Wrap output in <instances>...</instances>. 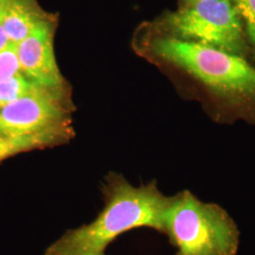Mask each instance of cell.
<instances>
[{
  "instance_id": "obj_1",
  "label": "cell",
  "mask_w": 255,
  "mask_h": 255,
  "mask_svg": "<svg viewBox=\"0 0 255 255\" xmlns=\"http://www.w3.org/2000/svg\"><path fill=\"white\" fill-rule=\"evenodd\" d=\"M104 207L89 224L65 232L46 249L54 255H101L118 237L130 230L149 228L164 234L172 196H164L156 182L133 186L111 174L102 188Z\"/></svg>"
},
{
  "instance_id": "obj_2",
  "label": "cell",
  "mask_w": 255,
  "mask_h": 255,
  "mask_svg": "<svg viewBox=\"0 0 255 255\" xmlns=\"http://www.w3.org/2000/svg\"><path fill=\"white\" fill-rule=\"evenodd\" d=\"M164 235L175 255H237L240 244V231L228 212L188 190L172 196Z\"/></svg>"
},
{
  "instance_id": "obj_3",
  "label": "cell",
  "mask_w": 255,
  "mask_h": 255,
  "mask_svg": "<svg viewBox=\"0 0 255 255\" xmlns=\"http://www.w3.org/2000/svg\"><path fill=\"white\" fill-rule=\"evenodd\" d=\"M153 51L216 90L255 93V68L233 52L169 37L157 40Z\"/></svg>"
},
{
  "instance_id": "obj_4",
  "label": "cell",
  "mask_w": 255,
  "mask_h": 255,
  "mask_svg": "<svg viewBox=\"0 0 255 255\" xmlns=\"http://www.w3.org/2000/svg\"><path fill=\"white\" fill-rule=\"evenodd\" d=\"M166 21L183 38L233 53L242 48L241 17L231 0H201L172 13Z\"/></svg>"
},
{
  "instance_id": "obj_5",
  "label": "cell",
  "mask_w": 255,
  "mask_h": 255,
  "mask_svg": "<svg viewBox=\"0 0 255 255\" xmlns=\"http://www.w3.org/2000/svg\"><path fill=\"white\" fill-rule=\"evenodd\" d=\"M64 90L35 84L30 91L0 108V136L34 134L66 125Z\"/></svg>"
},
{
  "instance_id": "obj_6",
  "label": "cell",
  "mask_w": 255,
  "mask_h": 255,
  "mask_svg": "<svg viewBox=\"0 0 255 255\" xmlns=\"http://www.w3.org/2000/svg\"><path fill=\"white\" fill-rule=\"evenodd\" d=\"M53 36L54 25L46 18L15 44L20 73L39 86L64 90V79L55 58Z\"/></svg>"
},
{
  "instance_id": "obj_7",
  "label": "cell",
  "mask_w": 255,
  "mask_h": 255,
  "mask_svg": "<svg viewBox=\"0 0 255 255\" xmlns=\"http://www.w3.org/2000/svg\"><path fill=\"white\" fill-rule=\"evenodd\" d=\"M46 18L36 0H9L2 26L9 42L17 44Z\"/></svg>"
},
{
  "instance_id": "obj_8",
  "label": "cell",
  "mask_w": 255,
  "mask_h": 255,
  "mask_svg": "<svg viewBox=\"0 0 255 255\" xmlns=\"http://www.w3.org/2000/svg\"><path fill=\"white\" fill-rule=\"evenodd\" d=\"M71 135L72 130L67 125H64L34 134L0 136V163L22 152L58 146L69 140Z\"/></svg>"
},
{
  "instance_id": "obj_9",
  "label": "cell",
  "mask_w": 255,
  "mask_h": 255,
  "mask_svg": "<svg viewBox=\"0 0 255 255\" xmlns=\"http://www.w3.org/2000/svg\"><path fill=\"white\" fill-rule=\"evenodd\" d=\"M35 83L19 73L7 81L0 82V108L8 105L30 91Z\"/></svg>"
},
{
  "instance_id": "obj_10",
  "label": "cell",
  "mask_w": 255,
  "mask_h": 255,
  "mask_svg": "<svg viewBox=\"0 0 255 255\" xmlns=\"http://www.w3.org/2000/svg\"><path fill=\"white\" fill-rule=\"evenodd\" d=\"M20 73L16 45L9 43L0 50V82L7 81Z\"/></svg>"
},
{
  "instance_id": "obj_11",
  "label": "cell",
  "mask_w": 255,
  "mask_h": 255,
  "mask_svg": "<svg viewBox=\"0 0 255 255\" xmlns=\"http://www.w3.org/2000/svg\"><path fill=\"white\" fill-rule=\"evenodd\" d=\"M240 17L244 20L251 39L255 43V0H234Z\"/></svg>"
},
{
  "instance_id": "obj_12",
  "label": "cell",
  "mask_w": 255,
  "mask_h": 255,
  "mask_svg": "<svg viewBox=\"0 0 255 255\" xmlns=\"http://www.w3.org/2000/svg\"><path fill=\"white\" fill-rule=\"evenodd\" d=\"M9 43H10L7 37V34L3 28V26L0 27V50L2 48H4L5 46H7Z\"/></svg>"
},
{
  "instance_id": "obj_13",
  "label": "cell",
  "mask_w": 255,
  "mask_h": 255,
  "mask_svg": "<svg viewBox=\"0 0 255 255\" xmlns=\"http://www.w3.org/2000/svg\"><path fill=\"white\" fill-rule=\"evenodd\" d=\"M188 2V4H193V3H196L198 1H201V0H186Z\"/></svg>"
},
{
  "instance_id": "obj_14",
  "label": "cell",
  "mask_w": 255,
  "mask_h": 255,
  "mask_svg": "<svg viewBox=\"0 0 255 255\" xmlns=\"http://www.w3.org/2000/svg\"><path fill=\"white\" fill-rule=\"evenodd\" d=\"M45 255H51V254H48V253H45ZM105 255V254H104V255Z\"/></svg>"
}]
</instances>
